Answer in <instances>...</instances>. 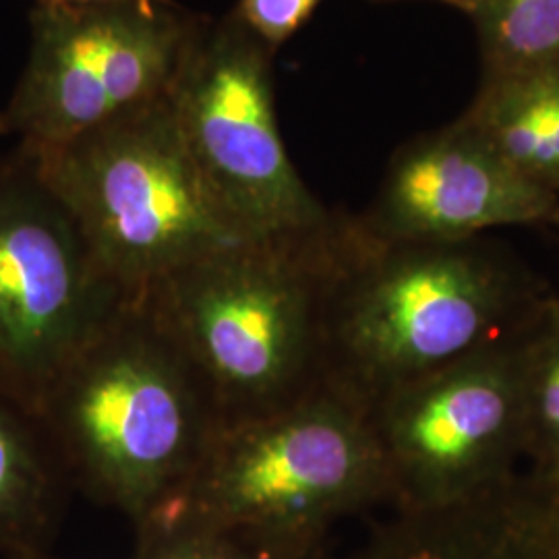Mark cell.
<instances>
[{
  "mask_svg": "<svg viewBox=\"0 0 559 559\" xmlns=\"http://www.w3.org/2000/svg\"><path fill=\"white\" fill-rule=\"evenodd\" d=\"M496 48L514 62L559 57V0H485Z\"/></svg>",
  "mask_w": 559,
  "mask_h": 559,
  "instance_id": "obj_15",
  "label": "cell"
},
{
  "mask_svg": "<svg viewBox=\"0 0 559 559\" xmlns=\"http://www.w3.org/2000/svg\"><path fill=\"white\" fill-rule=\"evenodd\" d=\"M4 559H57L46 554V549H32V551H21V554H13L7 556Z\"/></svg>",
  "mask_w": 559,
  "mask_h": 559,
  "instance_id": "obj_21",
  "label": "cell"
},
{
  "mask_svg": "<svg viewBox=\"0 0 559 559\" xmlns=\"http://www.w3.org/2000/svg\"><path fill=\"white\" fill-rule=\"evenodd\" d=\"M320 0H240L237 17L270 48L290 38Z\"/></svg>",
  "mask_w": 559,
  "mask_h": 559,
  "instance_id": "obj_17",
  "label": "cell"
},
{
  "mask_svg": "<svg viewBox=\"0 0 559 559\" xmlns=\"http://www.w3.org/2000/svg\"><path fill=\"white\" fill-rule=\"evenodd\" d=\"M67 479L40 420L0 396V554L44 549Z\"/></svg>",
  "mask_w": 559,
  "mask_h": 559,
  "instance_id": "obj_12",
  "label": "cell"
},
{
  "mask_svg": "<svg viewBox=\"0 0 559 559\" xmlns=\"http://www.w3.org/2000/svg\"><path fill=\"white\" fill-rule=\"evenodd\" d=\"M131 559H258L218 528L170 510H156L138 524Z\"/></svg>",
  "mask_w": 559,
  "mask_h": 559,
  "instance_id": "obj_14",
  "label": "cell"
},
{
  "mask_svg": "<svg viewBox=\"0 0 559 559\" xmlns=\"http://www.w3.org/2000/svg\"><path fill=\"white\" fill-rule=\"evenodd\" d=\"M115 2H166V0H36L46 7H78V4H115Z\"/></svg>",
  "mask_w": 559,
  "mask_h": 559,
  "instance_id": "obj_19",
  "label": "cell"
},
{
  "mask_svg": "<svg viewBox=\"0 0 559 559\" xmlns=\"http://www.w3.org/2000/svg\"><path fill=\"white\" fill-rule=\"evenodd\" d=\"M537 483V480H535ZM540 491H543V496H545V503H547V510H549V516L554 520V524H556V528H558L559 533V487H545V485H540Z\"/></svg>",
  "mask_w": 559,
  "mask_h": 559,
  "instance_id": "obj_20",
  "label": "cell"
},
{
  "mask_svg": "<svg viewBox=\"0 0 559 559\" xmlns=\"http://www.w3.org/2000/svg\"><path fill=\"white\" fill-rule=\"evenodd\" d=\"M556 307H558V316H559V302H558V305H556Z\"/></svg>",
  "mask_w": 559,
  "mask_h": 559,
  "instance_id": "obj_23",
  "label": "cell"
},
{
  "mask_svg": "<svg viewBox=\"0 0 559 559\" xmlns=\"http://www.w3.org/2000/svg\"><path fill=\"white\" fill-rule=\"evenodd\" d=\"M450 2H456V4H475V2H480V0H450Z\"/></svg>",
  "mask_w": 559,
  "mask_h": 559,
  "instance_id": "obj_22",
  "label": "cell"
},
{
  "mask_svg": "<svg viewBox=\"0 0 559 559\" xmlns=\"http://www.w3.org/2000/svg\"><path fill=\"white\" fill-rule=\"evenodd\" d=\"M524 459L531 477L545 487H559V316L547 307L526 342L524 357Z\"/></svg>",
  "mask_w": 559,
  "mask_h": 559,
  "instance_id": "obj_13",
  "label": "cell"
},
{
  "mask_svg": "<svg viewBox=\"0 0 559 559\" xmlns=\"http://www.w3.org/2000/svg\"><path fill=\"white\" fill-rule=\"evenodd\" d=\"M104 274L129 297L239 242L191 160L168 92L52 147H25Z\"/></svg>",
  "mask_w": 559,
  "mask_h": 559,
  "instance_id": "obj_5",
  "label": "cell"
},
{
  "mask_svg": "<svg viewBox=\"0 0 559 559\" xmlns=\"http://www.w3.org/2000/svg\"><path fill=\"white\" fill-rule=\"evenodd\" d=\"M556 207L554 191L489 141H433L400 156L362 230L394 242L468 240L487 228L551 218Z\"/></svg>",
  "mask_w": 559,
  "mask_h": 559,
  "instance_id": "obj_10",
  "label": "cell"
},
{
  "mask_svg": "<svg viewBox=\"0 0 559 559\" xmlns=\"http://www.w3.org/2000/svg\"><path fill=\"white\" fill-rule=\"evenodd\" d=\"M346 559H559V533L539 485L514 475L471 500L399 510Z\"/></svg>",
  "mask_w": 559,
  "mask_h": 559,
  "instance_id": "obj_11",
  "label": "cell"
},
{
  "mask_svg": "<svg viewBox=\"0 0 559 559\" xmlns=\"http://www.w3.org/2000/svg\"><path fill=\"white\" fill-rule=\"evenodd\" d=\"M342 233L239 240L141 293L200 376L222 427L272 415L323 383Z\"/></svg>",
  "mask_w": 559,
  "mask_h": 559,
  "instance_id": "obj_2",
  "label": "cell"
},
{
  "mask_svg": "<svg viewBox=\"0 0 559 559\" xmlns=\"http://www.w3.org/2000/svg\"><path fill=\"white\" fill-rule=\"evenodd\" d=\"M129 297L23 150L0 164V396L38 415Z\"/></svg>",
  "mask_w": 559,
  "mask_h": 559,
  "instance_id": "obj_7",
  "label": "cell"
},
{
  "mask_svg": "<svg viewBox=\"0 0 559 559\" xmlns=\"http://www.w3.org/2000/svg\"><path fill=\"white\" fill-rule=\"evenodd\" d=\"M540 133H543V112H540L539 100L533 92H528L522 96V100L516 106L503 112V117L496 122L491 140L487 141L512 166H516L524 175H528L535 150L539 145Z\"/></svg>",
  "mask_w": 559,
  "mask_h": 559,
  "instance_id": "obj_16",
  "label": "cell"
},
{
  "mask_svg": "<svg viewBox=\"0 0 559 559\" xmlns=\"http://www.w3.org/2000/svg\"><path fill=\"white\" fill-rule=\"evenodd\" d=\"M168 102L210 198L239 239L309 237L334 226L280 135L270 46L235 13L195 21Z\"/></svg>",
  "mask_w": 559,
  "mask_h": 559,
  "instance_id": "obj_6",
  "label": "cell"
},
{
  "mask_svg": "<svg viewBox=\"0 0 559 559\" xmlns=\"http://www.w3.org/2000/svg\"><path fill=\"white\" fill-rule=\"evenodd\" d=\"M390 501L367 408L321 383L295 404L222 427L158 510L201 520L258 559H313L340 520Z\"/></svg>",
  "mask_w": 559,
  "mask_h": 559,
  "instance_id": "obj_4",
  "label": "cell"
},
{
  "mask_svg": "<svg viewBox=\"0 0 559 559\" xmlns=\"http://www.w3.org/2000/svg\"><path fill=\"white\" fill-rule=\"evenodd\" d=\"M533 94L539 100L543 124L551 135L559 160V80L540 83L539 87L533 90Z\"/></svg>",
  "mask_w": 559,
  "mask_h": 559,
  "instance_id": "obj_18",
  "label": "cell"
},
{
  "mask_svg": "<svg viewBox=\"0 0 559 559\" xmlns=\"http://www.w3.org/2000/svg\"><path fill=\"white\" fill-rule=\"evenodd\" d=\"M537 321L369 406L396 510L452 506L516 475L524 357Z\"/></svg>",
  "mask_w": 559,
  "mask_h": 559,
  "instance_id": "obj_8",
  "label": "cell"
},
{
  "mask_svg": "<svg viewBox=\"0 0 559 559\" xmlns=\"http://www.w3.org/2000/svg\"><path fill=\"white\" fill-rule=\"evenodd\" d=\"M36 417L64 477L135 526L179 491L222 429L200 376L140 297L64 369Z\"/></svg>",
  "mask_w": 559,
  "mask_h": 559,
  "instance_id": "obj_3",
  "label": "cell"
},
{
  "mask_svg": "<svg viewBox=\"0 0 559 559\" xmlns=\"http://www.w3.org/2000/svg\"><path fill=\"white\" fill-rule=\"evenodd\" d=\"M195 21L168 0L36 4L29 57L0 112V135L52 147L162 98Z\"/></svg>",
  "mask_w": 559,
  "mask_h": 559,
  "instance_id": "obj_9",
  "label": "cell"
},
{
  "mask_svg": "<svg viewBox=\"0 0 559 559\" xmlns=\"http://www.w3.org/2000/svg\"><path fill=\"white\" fill-rule=\"evenodd\" d=\"M549 305L466 240L394 242L344 230L325 309L323 383L369 411L514 336Z\"/></svg>",
  "mask_w": 559,
  "mask_h": 559,
  "instance_id": "obj_1",
  "label": "cell"
}]
</instances>
